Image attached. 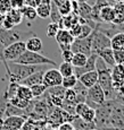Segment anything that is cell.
Here are the masks:
<instances>
[{
	"instance_id": "1",
	"label": "cell",
	"mask_w": 124,
	"mask_h": 130,
	"mask_svg": "<svg viewBox=\"0 0 124 130\" xmlns=\"http://www.w3.org/2000/svg\"><path fill=\"white\" fill-rule=\"evenodd\" d=\"M7 75L9 76V82L21 83L23 79L29 77L30 75L34 74L40 70H47L49 64H22L16 63L14 61H8Z\"/></svg>"
},
{
	"instance_id": "2",
	"label": "cell",
	"mask_w": 124,
	"mask_h": 130,
	"mask_svg": "<svg viewBox=\"0 0 124 130\" xmlns=\"http://www.w3.org/2000/svg\"><path fill=\"white\" fill-rule=\"evenodd\" d=\"M16 63H22V64H49L51 67H56L57 63L54 60L47 58L46 56L41 54L40 52H32V51H26L16 60Z\"/></svg>"
},
{
	"instance_id": "3",
	"label": "cell",
	"mask_w": 124,
	"mask_h": 130,
	"mask_svg": "<svg viewBox=\"0 0 124 130\" xmlns=\"http://www.w3.org/2000/svg\"><path fill=\"white\" fill-rule=\"evenodd\" d=\"M26 51V46H25V42L23 41H16L14 43L9 44L8 46L5 47L4 50V64L5 68H8V61H16L19 57L22 56L24 52Z\"/></svg>"
},
{
	"instance_id": "4",
	"label": "cell",
	"mask_w": 124,
	"mask_h": 130,
	"mask_svg": "<svg viewBox=\"0 0 124 130\" xmlns=\"http://www.w3.org/2000/svg\"><path fill=\"white\" fill-rule=\"evenodd\" d=\"M106 47H110V37L99 28V23H98L92 32L91 50H92L93 53H98L99 51L106 49Z\"/></svg>"
},
{
	"instance_id": "5",
	"label": "cell",
	"mask_w": 124,
	"mask_h": 130,
	"mask_svg": "<svg viewBox=\"0 0 124 130\" xmlns=\"http://www.w3.org/2000/svg\"><path fill=\"white\" fill-rule=\"evenodd\" d=\"M106 102V97L105 93H104L103 88L99 86L98 84L93 85L92 87L88 88V93H87V100L85 103L89 106H91L92 109H97L99 105H102L103 103Z\"/></svg>"
},
{
	"instance_id": "6",
	"label": "cell",
	"mask_w": 124,
	"mask_h": 130,
	"mask_svg": "<svg viewBox=\"0 0 124 130\" xmlns=\"http://www.w3.org/2000/svg\"><path fill=\"white\" fill-rule=\"evenodd\" d=\"M62 82H63V76L59 72V70L56 69V67H52V68H49V69H47V70H44L42 84L46 85L47 88L55 87V86H60Z\"/></svg>"
},
{
	"instance_id": "7",
	"label": "cell",
	"mask_w": 124,
	"mask_h": 130,
	"mask_svg": "<svg viewBox=\"0 0 124 130\" xmlns=\"http://www.w3.org/2000/svg\"><path fill=\"white\" fill-rule=\"evenodd\" d=\"M91 40H92V34L90 36L85 37V39H75L74 42L71 45V50L74 53L79 52V53H83L87 57H89L92 53L91 50Z\"/></svg>"
},
{
	"instance_id": "8",
	"label": "cell",
	"mask_w": 124,
	"mask_h": 130,
	"mask_svg": "<svg viewBox=\"0 0 124 130\" xmlns=\"http://www.w3.org/2000/svg\"><path fill=\"white\" fill-rule=\"evenodd\" d=\"M75 114L85 121L92 122L95 121L96 118V110L89 106L85 102H83V103H79L75 105Z\"/></svg>"
},
{
	"instance_id": "9",
	"label": "cell",
	"mask_w": 124,
	"mask_h": 130,
	"mask_svg": "<svg viewBox=\"0 0 124 130\" xmlns=\"http://www.w3.org/2000/svg\"><path fill=\"white\" fill-rule=\"evenodd\" d=\"M97 58H98V54L92 52V53L88 57L87 62H85L82 67H76V68H74V75L79 78L80 76H82L85 72L96 70V61H97Z\"/></svg>"
},
{
	"instance_id": "10",
	"label": "cell",
	"mask_w": 124,
	"mask_h": 130,
	"mask_svg": "<svg viewBox=\"0 0 124 130\" xmlns=\"http://www.w3.org/2000/svg\"><path fill=\"white\" fill-rule=\"evenodd\" d=\"M25 121H26V118L23 116L6 117L4 119V122H2V127L7 129H13V130H21Z\"/></svg>"
},
{
	"instance_id": "11",
	"label": "cell",
	"mask_w": 124,
	"mask_h": 130,
	"mask_svg": "<svg viewBox=\"0 0 124 130\" xmlns=\"http://www.w3.org/2000/svg\"><path fill=\"white\" fill-rule=\"evenodd\" d=\"M19 37H21L19 33H16L13 29H5L2 27L0 28V42L5 47L14 43V42L19 41Z\"/></svg>"
},
{
	"instance_id": "12",
	"label": "cell",
	"mask_w": 124,
	"mask_h": 130,
	"mask_svg": "<svg viewBox=\"0 0 124 130\" xmlns=\"http://www.w3.org/2000/svg\"><path fill=\"white\" fill-rule=\"evenodd\" d=\"M77 79H79V82L84 87L90 88V87H92L93 85H96L98 83V72H97V70L85 72V74H83L82 76H80Z\"/></svg>"
},
{
	"instance_id": "13",
	"label": "cell",
	"mask_w": 124,
	"mask_h": 130,
	"mask_svg": "<svg viewBox=\"0 0 124 130\" xmlns=\"http://www.w3.org/2000/svg\"><path fill=\"white\" fill-rule=\"evenodd\" d=\"M107 5H110V2H108L107 0H96L95 5L91 6V21L100 23V10Z\"/></svg>"
},
{
	"instance_id": "14",
	"label": "cell",
	"mask_w": 124,
	"mask_h": 130,
	"mask_svg": "<svg viewBox=\"0 0 124 130\" xmlns=\"http://www.w3.org/2000/svg\"><path fill=\"white\" fill-rule=\"evenodd\" d=\"M55 40H56L58 44H70V45H72V43L74 42L75 39L70 33L68 29L60 28L58 31V33L56 34V36H55Z\"/></svg>"
},
{
	"instance_id": "15",
	"label": "cell",
	"mask_w": 124,
	"mask_h": 130,
	"mask_svg": "<svg viewBox=\"0 0 124 130\" xmlns=\"http://www.w3.org/2000/svg\"><path fill=\"white\" fill-rule=\"evenodd\" d=\"M43 72L44 70H40V71H37L34 74L30 75L29 77H26L25 79H23L21 82V85H25V86H33V85H37V84H42V80H43Z\"/></svg>"
},
{
	"instance_id": "16",
	"label": "cell",
	"mask_w": 124,
	"mask_h": 130,
	"mask_svg": "<svg viewBox=\"0 0 124 130\" xmlns=\"http://www.w3.org/2000/svg\"><path fill=\"white\" fill-rule=\"evenodd\" d=\"M116 10L114 8L113 5H107V6L103 7L100 10V21L104 23H112L113 19L115 18Z\"/></svg>"
},
{
	"instance_id": "17",
	"label": "cell",
	"mask_w": 124,
	"mask_h": 130,
	"mask_svg": "<svg viewBox=\"0 0 124 130\" xmlns=\"http://www.w3.org/2000/svg\"><path fill=\"white\" fill-rule=\"evenodd\" d=\"M72 124L74 127L75 130H90V129H95L96 127L95 121L90 122V121H85V120L79 118V117H75L74 120L72 121Z\"/></svg>"
},
{
	"instance_id": "18",
	"label": "cell",
	"mask_w": 124,
	"mask_h": 130,
	"mask_svg": "<svg viewBox=\"0 0 124 130\" xmlns=\"http://www.w3.org/2000/svg\"><path fill=\"white\" fill-rule=\"evenodd\" d=\"M113 84H118L124 82V67L123 64H115L110 69Z\"/></svg>"
},
{
	"instance_id": "19",
	"label": "cell",
	"mask_w": 124,
	"mask_h": 130,
	"mask_svg": "<svg viewBox=\"0 0 124 130\" xmlns=\"http://www.w3.org/2000/svg\"><path fill=\"white\" fill-rule=\"evenodd\" d=\"M25 46H26V50H29V51L40 52L43 47V44H42V41L40 37L32 36L30 39H27V41L25 42Z\"/></svg>"
},
{
	"instance_id": "20",
	"label": "cell",
	"mask_w": 124,
	"mask_h": 130,
	"mask_svg": "<svg viewBox=\"0 0 124 130\" xmlns=\"http://www.w3.org/2000/svg\"><path fill=\"white\" fill-rule=\"evenodd\" d=\"M98 57L102 58L104 61L106 62V64H108L109 67L115 66V60H114V50L112 47H106V49L102 50L98 52Z\"/></svg>"
},
{
	"instance_id": "21",
	"label": "cell",
	"mask_w": 124,
	"mask_h": 130,
	"mask_svg": "<svg viewBox=\"0 0 124 130\" xmlns=\"http://www.w3.org/2000/svg\"><path fill=\"white\" fill-rule=\"evenodd\" d=\"M110 47L113 50H123L124 49V33L117 32L110 37Z\"/></svg>"
},
{
	"instance_id": "22",
	"label": "cell",
	"mask_w": 124,
	"mask_h": 130,
	"mask_svg": "<svg viewBox=\"0 0 124 130\" xmlns=\"http://www.w3.org/2000/svg\"><path fill=\"white\" fill-rule=\"evenodd\" d=\"M16 96H18L19 99L25 100L27 102H31L33 100V96H32L31 93V88L29 86H25V85H18L17 87V91H16Z\"/></svg>"
},
{
	"instance_id": "23",
	"label": "cell",
	"mask_w": 124,
	"mask_h": 130,
	"mask_svg": "<svg viewBox=\"0 0 124 130\" xmlns=\"http://www.w3.org/2000/svg\"><path fill=\"white\" fill-rule=\"evenodd\" d=\"M79 17L84 18L87 21H91V6L88 2H80L79 7Z\"/></svg>"
},
{
	"instance_id": "24",
	"label": "cell",
	"mask_w": 124,
	"mask_h": 130,
	"mask_svg": "<svg viewBox=\"0 0 124 130\" xmlns=\"http://www.w3.org/2000/svg\"><path fill=\"white\" fill-rule=\"evenodd\" d=\"M6 17L14 25L21 24V22H22V19H23V15H22V12H21V9H15V8H13L12 10L8 12V15H7Z\"/></svg>"
},
{
	"instance_id": "25",
	"label": "cell",
	"mask_w": 124,
	"mask_h": 130,
	"mask_svg": "<svg viewBox=\"0 0 124 130\" xmlns=\"http://www.w3.org/2000/svg\"><path fill=\"white\" fill-rule=\"evenodd\" d=\"M50 8H51V4H50V5L40 4L39 6L35 8L38 17H40V18H42V19L48 18V17H49V15H50Z\"/></svg>"
},
{
	"instance_id": "26",
	"label": "cell",
	"mask_w": 124,
	"mask_h": 130,
	"mask_svg": "<svg viewBox=\"0 0 124 130\" xmlns=\"http://www.w3.org/2000/svg\"><path fill=\"white\" fill-rule=\"evenodd\" d=\"M59 72L62 74L63 77H67V76H71V75L74 74V67L71 62H65L63 61L62 63L59 64V68H58Z\"/></svg>"
},
{
	"instance_id": "27",
	"label": "cell",
	"mask_w": 124,
	"mask_h": 130,
	"mask_svg": "<svg viewBox=\"0 0 124 130\" xmlns=\"http://www.w3.org/2000/svg\"><path fill=\"white\" fill-rule=\"evenodd\" d=\"M23 114H25V110H22V109L14 106L8 101L7 106H6V111H5V118L6 117H10V116H23Z\"/></svg>"
},
{
	"instance_id": "28",
	"label": "cell",
	"mask_w": 124,
	"mask_h": 130,
	"mask_svg": "<svg viewBox=\"0 0 124 130\" xmlns=\"http://www.w3.org/2000/svg\"><path fill=\"white\" fill-rule=\"evenodd\" d=\"M21 12H22L23 17L27 18L29 21H34V19L38 17L35 8H33V7H30V6H26V5L21 8Z\"/></svg>"
},
{
	"instance_id": "29",
	"label": "cell",
	"mask_w": 124,
	"mask_h": 130,
	"mask_svg": "<svg viewBox=\"0 0 124 130\" xmlns=\"http://www.w3.org/2000/svg\"><path fill=\"white\" fill-rule=\"evenodd\" d=\"M87 59H88V57L85 56V54L76 52V53L73 54V58H72L71 63L73 64V67H74V68H76V67H82L83 64L87 62Z\"/></svg>"
},
{
	"instance_id": "30",
	"label": "cell",
	"mask_w": 124,
	"mask_h": 130,
	"mask_svg": "<svg viewBox=\"0 0 124 130\" xmlns=\"http://www.w3.org/2000/svg\"><path fill=\"white\" fill-rule=\"evenodd\" d=\"M77 77L75 76L74 74L71 75V76H67V77H63V82H62V86L64 87L65 89H68V88H73V87L76 85L77 83Z\"/></svg>"
},
{
	"instance_id": "31",
	"label": "cell",
	"mask_w": 124,
	"mask_h": 130,
	"mask_svg": "<svg viewBox=\"0 0 124 130\" xmlns=\"http://www.w3.org/2000/svg\"><path fill=\"white\" fill-rule=\"evenodd\" d=\"M31 88V93H32V96L34 97H40L42 96L46 92H47V87H46V85L43 84H37V85H33V86L30 87Z\"/></svg>"
},
{
	"instance_id": "32",
	"label": "cell",
	"mask_w": 124,
	"mask_h": 130,
	"mask_svg": "<svg viewBox=\"0 0 124 130\" xmlns=\"http://www.w3.org/2000/svg\"><path fill=\"white\" fill-rule=\"evenodd\" d=\"M9 101V103L13 104L14 106H16V107H18V109H22V110H25L27 106H29V103L30 102H27V101H25V100H22V99H19L18 96H13L10 97V99L8 100Z\"/></svg>"
},
{
	"instance_id": "33",
	"label": "cell",
	"mask_w": 124,
	"mask_h": 130,
	"mask_svg": "<svg viewBox=\"0 0 124 130\" xmlns=\"http://www.w3.org/2000/svg\"><path fill=\"white\" fill-rule=\"evenodd\" d=\"M49 17L51 18L52 23H58V22L62 19V14L59 12V9H58L57 5L55 2H51V8H50V15Z\"/></svg>"
},
{
	"instance_id": "34",
	"label": "cell",
	"mask_w": 124,
	"mask_h": 130,
	"mask_svg": "<svg viewBox=\"0 0 124 130\" xmlns=\"http://www.w3.org/2000/svg\"><path fill=\"white\" fill-rule=\"evenodd\" d=\"M76 97H77V94H76V92L74 91V88L65 89L64 101L68 102V103H73V104H75V105H76Z\"/></svg>"
},
{
	"instance_id": "35",
	"label": "cell",
	"mask_w": 124,
	"mask_h": 130,
	"mask_svg": "<svg viewBox=\"0 0 124 130\" xmlns=\"http://www.w3.org/2000/svg\"><path fill=\"white\" fill-rule=\"evenodd\" d=\"M59 9V12L62 14V16H66V15L72 14V6H71V0H66L65 2H63L62 5L57 6Z\"/></svg>"
},
{
	"instance_id": "36",
	"label": "cell",
	"mask_w": 124,
	"mask_h": 130,
	"mask_svg": "<svg viewBox=\"0 0 124 130\" xmlns=\"http://www.w3.org/2000/svg\"><path fill=\"white\" fill-rule=\"evenodd\" d=\"M8 103V97H7L6 92L4 94L0 95V119H5V111H6V106Z\"/></svg>"
},
{
	"instance_id": "37",
	"label": "cell",
	"mask_w": 124,
	"mask_h": 130,
	"mask_svg": "<svg viewBox=\"0 0 124 130\" xmlns=\"http://www.w3.org/2000/svg\"><path fill=\"white\" fill-rule=\"evenodd\" d=\"M93 29H95V28H92V27H91L90 25H88V24H83V25H81L80 35L77 36L76 39H85V37L90 36L91 34H92Z\"/></svg>"
},
{
	"instance_id": "38",
	"label": "cell",
	"mask_w": 124,
	"mask_h": 130,
	"mask_svg": "<svg viewBox=\"0 0 124 130\" xmlns=\"http://www.w3.org/2000/svg\"><path fill=\"white\" fill-rule=\"evenodd\" d=\"M59 29H60V27H59V25H58V23H52L51 22V23L47 26V36L55 37Z\"/></svg>"
},
{
	"instance_id": "39",
	"label": "cell",
	"mask_w": 124,
	"mask_h": 130,
	"mask_svg": "<svg viewBox=\"0 0 124 130\" xmlns=\"http://www.w3.org/2000/svg\"><path fill=\"white\" fill-rule=\"evenodd\" d=\"M114 60L116 64L124 63V49L123 50H114Z\"/></svg>"
},
{
	"instance_id": "40",
	"label": "cell",
	"mask_w": 124,
	"mask_h": 130,
	"mask_svg": "<svg viewBox=\"0 0 124 130\" xmlns=\"http://www.w3.org/2000/svg\"><path fill=\"white\" fill-rule=\"evenodd\" d=\"M34 111L37 113L41 114V116H47V104L44 102H39V103L35 104V107H34Z\"/></svg>"
},
{
	"instance_id": "41",
	"label": "cell",
	"mask_w": 124,
	"mask_h": 130,
	"mask_svg": "<svg viewBox=\"0 0 124 130\" xmlns=\"http://www.w3.org/2000/svg\"><path fill=\"white\" fill-rule=\"evenodd\" d=\"M68 31H70V33L72 34L74 39H76V37L80 35V32H81V24H80V23H76V24L72 25V27H71V28L68 29Z\"/></svg>"
},
{
	"instance_id": "42",
	"label": "cell",
	"mask_w": 124,
	"mask_h": 130,
	"mask_svg": "<svg viewBox=\"0 0 124 130\" xmlns=\"http://www.w3.org/2000/svg\"><path fill=\"white\" fill-rule=\"evenodd\" d=\"M73 54H74V52H73L72 50L62 51V59H63V61L71 62V61H72V58H73Z\"/></svg>"
},
{
	"instance_id": "43",
	"label": "cell",
	"mask_w": 124,
	"mask_h": 130,
	"mask_svg": "<svg viewBox=\"0 0 124 130\" xmlns=\"http://www.w3.org/2000/svg\"><path fill=\"white\" fill-rule=\"evenodd\" d=\"M10 5L13 8L15 9H21L22 7L25 6V0H12Z\"/></svg>"
},
{
	"instance_id": "44",
	"label": "cell",
	"mask_w": 124,
	"mask_h": 130,
	"mask_svg": "<svg viewBox=\"0 0 124 130\" xmlns=\"http://www.w3.org/2000/svg\"><path fill=\"white\" fill-rule=\"evenodd\" d=\"M123 23H124V15H122V14H117V12H116L115 18L113 19L112 24H113V25H122Z\"/></svg>"
},
{
	"instance_id": "45",
	"label": "cell",
	"mask_w": 124,
	"mask_h": 130,
	"mask_svg": "<svg viewBox=\"0 0 124 130\" xmlns=\"http://www.w3.org/2000/svg\"><path fill=\"white\" fill-rule=\"evenodd\" d=\"M1 25H2V28H5V29H13V27L15 26L7 17H4V19H2V22H1Z\"/></svg>"
},
{
	"instance_id": "46",
	"label": "cell",
	"mask_w": 124,
	"mask_h": 130,
	"mask_svg": "<svg viewBox=\"0 0 124 130\" xmlns=\"http://www.w3.org/2000/svg\"><path fill=\"white\" fill-rule=\"evenodd\" d=\"M58 130H75L71 122H64L58 126Z\"/></svg>"
},
{
	"instance_id": "47",
	"label": "cell",
	"mask_w": 124,
	"mask_h": 130,
	"mask_svg": "<svg viewBox=\"0 0 124 130\" xmlns=\"http://www.w3.org/2000/svg\"><path fill=\"white\" fill-rule=\"evenodd\" d=\"M21 130H35V127H34V124L32 123V122H30V121H27L26 120V121L24 122V124H23Z\"/></svg>"
},
{
	"instance_id": "48",
	"label": "cell",
	"mask_w": 124,
	"mask_h": 130,
	"mask_svg": "<svg viewBox=\"0 0 124 130\" xmlns=\"http://www.w3.org/2000/svg\"><path fill=\"white\" fill-rule=\"evenodd\" d=\"M25 5L30 7H33V8H37L40 5V0H25Z\"/></svg>"
},
{
	"instance_id": "49",
	"label": "cell",
	"mask_w": 124,
	"mask_h": 130,
	"mask_svg": "<svg viewBox=\"0 0 124 130\" xmlns=\"http://www.w3.org/2000/svg\"><path fill=\"white\" fill-rule=\"evenodd\" d=\"M60 51H66V50H71V45L70 44H58Z\"/></svg>"
},
{
	"instance_id": "50",
	"label": "cell",
	"mask_w": 124,
	"mask_h": 130,
	"mask_svg": "<svg viewBox=\"0 0 124 130\" xmlns=\"http://www.w3.org/2000/svg\"><path fill=\"white\" fill-rule=\"evenodd\" d=\"M4 50H5V46L0 42V60H1V62H4Z\"/></svg>"
},
{
	"instance_id": "51",
	"label": "cell",
	"mask_w": 124,
	"mask_h": 130,
	"mask_svg": "<svg viewBox=\"0 0 124 130\" xmlns=\"http://www.w3.org/2000/svg\"><path fill=\"white\" fill-rule=\"evenodd\" d=\"M66 0H52V2H55V4L57 5V6H59V5H62L63 2H65Z\"/></svg>"
},
{
	"instance_id": "52",
	"label": "cell",
	"mask_w": 124,
	"mask_h": 130,
	"mask_svg": "<svg viewBox=\"0 0 124 130\" xmlns=\"http://www.w3.org/2000/svg\"><path fill=\"white\" fill-rule=\"evenodd\" d=\"M52 2V0H40V4H46V5H50Z\"/></svg>"
},
{
	"instance_id": "53",
	"label": "cell",
	"mask_w": 124,
	"mask_h": 130,
	"mask_svg": "<svg viewBox=\"0 0 124 130\" xmlns=\"http://www.w3.org/2000/svg\"><path fill=\"white\" fill-rule=\"evenodd\" d=\"M100 130H121V129H116V128H103Z\"/></svg>"
},
{
	"instance_id": "54",
	"label": "cell",
	"mask_w": 124,
	"mask_h": 130,
	"mask_svg": "<svg viewBox=\"0 0 124 130\" xmlns=\"http://www.w3.org/2000/svg\"><path fill=\"white\" fill-rule=\"evenodd\" d=\"M114 2H124V0H112Z\"/></svg>"
},
{
	"instance_id": "55",
	"label": "cell",
	"mask_w": 124,
	"mask_h": 130,
	"mask_svg": "<svg viewBox=\"0 0 124 130\" xmlns=\"http://www.w3.org/2000/svg\"><path fill=\"white\" fill-rule=\"evenodd\" d=\"M76 1H79V2H88L89 0H76Z\"/></svg>"
},
{
	"instance_id": "56",
	"label": "cell",
	"mask_w": 124,
	"mask_h": 130,
	"mask_svg": "<svg viewBox=\"0 0 124 130\" xmlns=\"http://www.w3.org/2000/svg\"><path fill=\"white\" fill-rule=\"evenodd\" d=\"M1 130H13V129H7V128H4V127H2Z\"/></svg>"
},
{
	"instance_id": "57",
	"label": "cell",
	"mask_w": 124,
	"mask_h": 130,
	"mask_svg": "<svg viewBox=\"0 0 124 130\" xmlns=\"http://www.w3.org/2000/svg\"><path fill=\"white\" fill-rule=\"evenodd\" d=\"M90 130H100V129H98V128H95V129H90Z\"/></svg>"
},
{
	"instance_id": "58",
	"label": "cell",
	"mask_w": 124,
	"mask_h": 130,
	"mask_svg": "<svg viewBox=\"0 0 124 130\" xmlns=\"http://www.w3.org/2000/svg\"><path fill=\"white\" fill-rule=\"evenodd\" d=\"M107 1H108V2H110V4H112V0H107ZM113 2H114V1H113Z\"/></svg>"
},
{
	"instance_id": "59",
	"label": "cell",
	"mask_w": 124,
	"mask_h": 130,
	"mask_svg": "<svg viewBox=\"0 0 124 130\" xmlns=\"http://www.w3.org/2000/svg\"><path fill=\"white\" fill-rule=\"evenodd\" d=\"M0 63H1V60H0Z\"/></svg>"
},
{
	"instance_id": "60",
	"label": "cell",
	"mask_w": 124,
	"mask_h": 130,
	"mask_svg": "<svg viewBox=\"0 0 124 130\" xmlns=\"http://www.w3.org/2000/svg\"><path fill=\"white\" fill-rule=\"evenodd\" d=\"M123 67H124V63H123Z\"/></svg>"
},
{
	"instance_id": "61",
	"label": "cell",
	"mask_w": 124,
	"mask_h": 130,
	"mask_svg": "<svg viewBox=\"0 0 124 130\" xmlns=\"http://www.w3.org/2000/svg\"><path fill=\"white\" fill-rule=\"evenodd\" d=\"M123 83H124V82H123Z\"/></svg>"
}]
</instances>
